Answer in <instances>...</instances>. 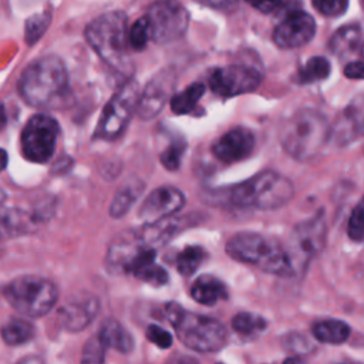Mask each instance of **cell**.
Here are the masks:
<instances>
[{"instance_id":"7402d4cb","label":"cell","mask_w":364,"mask_h":364,"mask_svg":"<svg viewBox=\"0 0 364 364\" xmlns=\"http://www.w3.org/2000/svg\"><path fill=\"white\" fill-rule=\"evenodd\" d=\"M360 46H361L360 24H347L340 27L328 41L330 51L340 58L354 54L360 48Z\"/></svg>"},{"instance_id":"60d3db41","label":"cell","mask_w":364,"mask_h":364,"mask_svg":"<svg viewBox=\"0 0 364 364\" xmlns=\"http://www.w3.org/2000/svg\"><path fill=\"white\" fill-rule=\"evenodd\" d=\"M344 75L353 80H361L364 77V67L361 61H353L346 65Z\"/></svg>"},{"instance_id":"f6af8a7d","label":"cell","mask_w":364,"mask_h":364,"mask_svg":"<svg viewBox=\"0 0 364 364\" xmlns=\"http://www.w3.org/2000/svg\"><path fill=\"white\" fill-rule=\"evenodd\" d=\"M6 196H7V195H6V192H4V191H3V189H1V188H0V205H1V203H3V202H4V199H6Z\"/></svg>"},{"instance_id":"52a82bcc","label":"cell","mask_w":364,"mask_h":364,"mask_svg":"<svg viewBox=\"0 0 364 364\" xmlns=\"http://www.w3.org/2000/svg\"><path fill=\"white\" fill-rule=\"evenodd\" d=\"M3 296L20 314L40 317L47 314L55 306L58 290L48 279L24 274L9 282L3 289Z\"/></svg>"},{"instance_id":"d6a6232c","label":"cell","mask_w":364,"mask_h":364,"mask_svg":"<svg viewBox=\"0 0 364 364\" xmlns=\"http://www.w3.org/2000/svg\"><path fill=\"white\" fill-rule=\"evenodd\" d=\"M186 144L183 139L172 141L161 154V162L168 171H176L181 166V159L185 152Z\"/></svg>"},{"instance_id":"30bf717a","label":"cell","mask_w":364,"mask_h":364,"mask_svg":"<svg viewBox=\"0 0 364 364\" xmlns=\"http://www.w3.org/2000/svg\"><path fill=\"white\" fill-rule=\"evenodd\" d=\"M58 122L46 114L33 115L21 132L23 155L36 164H46L51 159L58 139Z\"/></svg>"},{"instance_id":"3957f363","label":"cell","mask_w":364,"mask_h":364,"mask_svg":"<svg viewBox=\"0 0 364 364\" xmlns=\"http://www.w3.org/2000/svg\"><path fill=\"white\" fill-rule=\"evenodd\" d=\"M279 139L291 158L309 161L317 156L330 139V124L321 112L303 108L283 121Z\"/></svg>"},{"instance_id":"d590c367","label":"cell","mask_w":364,"mask_h":364,"mask_svg":"<svg viewBox=\"0 0 364 364\" xmlns=\"http://www.w3.org/2000/svg\"><path fill=\"white\" fill-rule=\"evenodd\" d=\"M105 358V347L100 341L98 336L88 340L82 350V363H102Z\"/></svg>"},{"instance_id":"9c48e42d","label":"cell","mask_w":364,"mask_h":364,"mask_svg":"<svg viewBox=\"0 0 364 364\" xmlns=\"http://www.w3.org/2000/svg\"><path fill=\"white\" fill-rule=\"evenodd\" d=\"M139 92L138 82L134 80H129L121 87L102 111L95 131L97 138L112 141L122 134L136 109Z\"/></svg>"},{"instance_id":"836d02e7","label":"cell","mask_w":364,"mask_h":364,"mask_svg":"<svg viewBox=\"0 0 364 364\" xmlns=\"http://www.w3.org/2000/svg\"><path fill=\"white\" fill-rule=\"evenodd\" d=\"M313 7L326 17H338L346 13L348 0H311Z\"/></svg>"},{"instance_id":"2e32d148","label":"cell","mask_w":364,"mask_h":364,"mask_svg":"<svg viewBox=\"0 0 364 364\" xmlns=\"http://www.w3.org/2000/svg\"><path fill=\"white\" fill-rule=\"evenodd\" d=\"M189 216L176 218L171 215L159 220L145 223V226H142L141 229L134 230V235L144 246L156 250L158 247L168 243L181 230H183L185 226H189Z\"/></svg>"},{"instance_id":"cb8c5ba5","label":"cell","mask_w":364,"mask_h":364,"mask_svg":"<svg viewBox=\"0 0 364 364\" xmlns=\"http://www.w3.org/2000/svg\"><path fill=\"white\" fill-rule=\"evenodd\" d=\"M34 226V216L11 209L0 212V242L9 237L27 233Z\"/></svg>"},{"instance_id":"6da1fadb","label":"cell","mask_w":364,"mask_h":364,"mask_svg":"<svg viewBox=\"0 0 364 364\" xmlns=\"http://www.w3.org/2000/svg\"><path fill=\"white\" fill-rule=\"evenodd\" d=\"M21 98L34 108L58 109L70 102L68 74L64 63L55 55L33 61L18 80Z\"/></svg>"},{"instance_id":"603a6c76","label":"cell","mask_w":364,"mask_h":364,"mask_svg":"<svg viewBox=\"0 0 364 364\" xmlns=\"http://www.w3.org/2000/svg\"><path fill=\"white\" fill-rule=\"evenodd\" d=\"M350 326L336 318L320 320L311 326V334L314 336V338L324 344H343L350 337Z\"/></svg>"},{"instance_id":"4fadbf2b","label":"cell","mask_w":364,"mask_h":364,"mask_svg":"<svg viewBox=\"0 0 364 364\" xmlns=\"http://www.w3.org/2000/svg\"><path fill=\"white\" fill-rule=\"evenodd\" d=\"M314 34V18L303 10H293L274 28L273 41L280 48H297L307 44Z\"/></svg>"},{"instance_id":"8d00e7d4","label":"cell","mask_w":364,"mask_h":364,"mask_svg":"<svg viewBox=\"0 0 364 364\" xmlns=\"http://www.w3.org/2000/svg\"><path fill=\"white\" fill-rule=\"evenodd\" d=\"M146 338L155 344L159 348H169L172 346V336L169 331H166L165 328L156 326V324H151L146 328L145 333Z\"/></svg>"},{"instance_id":"ee69618b","label":"cell","mask_w":364,"mask_h":364,"mask_svg":"<svg viewBox=\"0 0 364 364\" xmlns=\"http://www.w3.org/2000/svg\"><path fill=\"white\" fill-rule=\"evenodd\" d=\"M6 121H7V117H6V109H4L3 104H0V131L4 128V125H6Z\"/></svg>"},{"instance_id":"44dd1931","label":"cell","mask_w":364,"mask_h":364,"mask_svg":"<svg viewBox=\"0 0 364 364\" xmlns=\"http://www.w3.org/2000/svg\"><path fill=\"white\" fill-rule=\"evenodd\" d=\"M98 338L105 348H114L121 354H128L134 348V338L129 331L115 318H107L98 331Z\"/></svg>"},{"instance_id":"7bdbcfd3","label":"cell","mask_w":364,"mask_h":364,"mask_svg":"<svg viewBox=\"0 0 364 364\" xmlns=\"http://www.w3.org/2000/svg\"><path fill=\"white\" fill-rule=\"evenodd\" d=\"M7 166V152L0 148V172Z\"/></svg>"},{"instance_id":"f546056e","label":"cell","mask_w":364,"mask_h":364,"mask_svg":"<svg viewBox=\"0 0 364 364\" xmlns=\"http://www.w3.org/2000/svg\"><path fill=\"white\" fill-rule=\"evenodd\" d=\"M267 323L266 320L255 313L243 311L232 318V328L243 336H255L264 331Z\"/></svg>"},{"instance_id":"74e56055","label":"cell","mask_w":364,"mask_h":364,"mask_svg":"<svg viewBox=\"0 0 364 364\" xmlns=\"http://www.w3.org/2000/svg\"><path fill=\"white\" fill-rule=\"evenodd\" d=\"M284 346L287 350L293 351V354H300V351H307L309 350V340H306L301 334L297 333H291L289 336H286V338L283 340Z\"/></svg>"},{"instance_id":"d4e9b609","label":"cell","mask_w":364,"mask_h":364,"mask_svg":"<svg viewBox=\"0 0 364 364\" xmlns=\"http://www.w3.org/2000/svg\"><path fill=\"white\" fill-rule=\"evenodd\" d=\"M203 94H205V84L193 82V84L188 85L182 92L175 94L172 98H169L171 109L178 115L189 114L198 105V102Z\"/></svg>"},{"instance_id":"484cf974","label":"cell","mask_w":364,"mask_h":364,"mask_svg":"<svg viewBox=\"0 0 364 364\" xmlns=\"http://www.w3.org/2000/svg\"><path fill=\"white\" fill-rule=\"evenodd\" d=\"M36 334L34 326L24 318H11L1 328V337L9 346H20L30 341Z\"/></svg>"},{"instance_id":"7a4b0ae2","label":"cell","mask_w":364,"mask_h":364,"mask_svg":"<svg viewBox=\"0 0 364 364\" xmlns=\"http://www.w3.org/2000/svg\"><path fill=\"white\" fill-rule=\"evenodd\" d=\"M293 193V183L286 176L276 171H264L242 183L215 191L212 195L229 206L273 210L284 206Z\"/></svg>"},{"instance_id":"e0dca14e","label":"cell","mask_w":364,"mask_h":364,"mask_svg":"<svg viewBox=\"0 0 364 364\" xmlns=\"http://www.w3.org/2000/svg\"><path fill=\"white\" fill-rule=\"evenodd\" d=\"M173 80L169 75L161 74L151 80L142 92H139L135 112L142 119H151L159 114L164 105L169 101L171 87Z\"/></svg>"},{"instance_id":"5b68a950","label":"cell","mask_w":364,"mask_h":364,"mask_svg":"<svg viewBox=\"0 0 364 364\" xmlns=\"http://www.w3.org/2000/svg\"><path fill=\"white\" fill-rule=\"evenodd\" d=\"M225 250L232 259L252 264L266 273L294 276L284 245L269 236L255 232H240L228 240Z\"/></svg>"},{"instance_id":"ac0fdd59","label":"cell","mask_w":364,"mask_h":364,"mask_svg":"<svg viewBox=\"0 0 364 364\" xmlns=\"http://www.w3.org/2000/svg\"><path fill=\"white\" fill-rule=\"evenodd\" d=\"M361 131L363 101L361 97H357V101H351V104L337 118L336 124L333 127L330 125V136H333L338 145H346L358 138Z\"/></svg>"},{"instance_id":"9a60e30c","label":"cell","mask_w":364,"mask_h":364,"mask_svg":"<svg viewBox=\"0 0 364 364\" xmlns=\"http://www.w3.org/2000/svg\"><path fill=\"white\" fill-rule=\"evenodd\" d=\"M185 205V195L175 186L154 189L139 208V218L146 223L176 213Z\"/></svg>"},{"instance_id":"7c38bea8","label":"cell","mask_w":364,"mask_h":364,"mask_svg":"<svg viewBox=\"0 0 364 364\" xmlns=\"http://www.w3.org/2000/svg\"><path fill=\"white\" fill-rule=\"evenodd\" d=\"M262 82V74L249 65H226L216 68L209 77L210 90L220 97H235L255 91Z\"/></svg>"},{"instance_id":"4316f807","label":"cell","mask_w":364,"mask_h":364,"mask_svg":"<svg viewBox=\"0 0 364 364\" xmlns=\"http://www.w3.org/2000/svg\"><path fill=\"white\" fill-rule=\"evenodd\" d=\"M331 67L327 58L314 55L306 61V64L299 70L297 82L300 84H310L316 81L326 80L330 75Z\"/></svg>"},{"instance_id":"4dcf8cb0","label":"cell","mask_w":364,"mask_h":364,"mask_svg":"<svg viewBox=\"0 0 364 364\" xmlns=\"http://www.w3.org/2000/svg\"><path fill=\"white\" fill-rule=\"evenodd\" d=\"M151 40V28L148 24L146 17L138 18L132 27L128 31V43L129 47L135 51H142L148 46V41Z\"/></svg>"},{"instance_id":"8992f818","label":"cell","mask_w":364,"mask_h":364,"mask_svg":"<svg viewBox=\"0 0 364 364\" xmlns=\"http://www.w3.org/2000/svg\"><path fill=\"white\" fill-rule=\"evenodd\" d=\"M168 318L183 346L198 353H215L228 343L226 327L216 318L185 310L178 303H168Z\"/></svg>"},{"instance_id":"277c9868","label":"cell","mask_w":364,"mask_h":364,"mask_svg":"<svg viewBox=\"0 0 364 364\" xmlns=\"http://www.w3.org/2000/svg\"><path fill=\"white\" fill-rule=\"evenodd\" d=\"M127 14L109 11L92 20L85 30L88 44L112 70L128 74L131 71Z\"/></svg>"},{"instance_id":"b9f144b4","label":"cell","mask_w":364,"mask_h":364,"mask_svg":"<svg viewBox=\"0 0 364 364\" xmlns=\"http://www.w3.org/2000/svg\"><path fill=\"white\" fill-rule=\"evenodd\" d=\"M202 6L206 7H212V9H218V10H225L232 7L233 4L237 3V0H195Z\"/></svg>"},{"instance_id":"d6986e66","label":"cell","mask_w":364,"mask_h":364,"mask_svg":"<svg viewBox=\"0 0 364 364\" xmlns=\"http://www.w3.org/2000/svg\"><path fill=\"white\" fill-rule=\"evenodd\" d=\"M97 311H98L97 299L85 297V299L74 300L64 304L58 311V317H60L61 326L65 330L81 331L94 320Z\"/></svg>"},{"instance_id":"f35d334b","label":"cell","mask_w":364,"mask_h":364,"mask_svg":"<svg viewBox=\"0 0 364 364\" xmlns=\"http://www.w3.org/2000/svg\"><path fill=\"white\" fill-rule=\"evenodd\" d=\"M36 21L37 24L34 26V28H27V43L30 44L37 41V38L46 31L50 17H40V18H36Z\"/></svg>"},{"instance_id":"ffe728a7","label":"cell","mask_w":364,"mask_h":364,"mask_svg":"<svg viewBox=\"0 0 364 364\" xmlns=\"http://www.w3.org/2000/svg\"><path fill=\"white\" fill-rule=\"evenodd\" d=\"M191 297L203 306H215L229 297L228 289L222 280L212 274H202L191 286Z\"/></svg>"},{"instance_id":"8fae6325","label":"cell","mask_w":364,"mask_h":364,"mask_svg":"<svg viewBox=\"0 0 364 364\" xmlns=\"http://www.w3.org/2000/svg\"><path fill=\"white\" fill-rule=\"evenodd\" d=\"M151 40L159 44L181 38L189 24V13L178 0H156L146 13Z\"/></svg>"},{"instance_id":"e575fe53","label":"cell","mask_w":364,"mask_h":364,"mask_svg":"<svg viewBox=\"0 0 364 364\" xmlns=\"http://www.w3.org/2000/svg\"><path fill=\"white\" fill-rule=\"evenodd\" d=\"M347 233L351 240L361 242L364 236V226H363V203L358 202L353 209L348 223H347Z\"/></svg>"},{"instance_id":"ab89813d","label":"cell","mask_w":364,"mask_h":364,"mask_svg":"<svg viewBox=\"0 0 364 364\" xmlns=\"http://www.w3.org/2000/svg\"><path fill=\"white\" fill-rule=\"evenodd\" d=\"M245 1L249 3L252 7H255L256 10L267 14V13H273L276 9H279L283 0H245Z\"/></svg>"},{"instance_id":"ba28073f","label":"cell","mask_w":364,"mask_h":364,"mask_svg":"<svg viewBox=\"0 0 364 364\" xmlns=\"http://www.w3.org/2000/svg\"><path fill=\"white\" fill-rule=\"evenodd\" d=\"M326 235L327 225L323 212H317L313 218L306 219L293 228L284 247L294 274L303 273L311 259L323 250Z\"/></svg>"},{"instance_id":"83f0119b","label":"cell","mask_w":364,"mask_h":364,"mask_svg":"<svg viewBox=\"0 0 364 364\" xmlns=\"http://www.w3.org/2000/svg\"><path fill=\"white\" fill-rule=\"evenodd\" d=\"M141 191H142V186L139 182H134L119 189L111 202L109 215L112 218H121L122 215H125L131 209L136 198L139 196Z\"/></svg>"},{"instance_id":"5bb4252c","label":"cell","mask_w":364,"mask_h":364,"mask_svg":"<svg viewBox=\"0 0 364 364\" xmlns=\"http://www.w3.org/2000/svg\"><path fill=\"white\" fill-rule=\"evenodd\" d=\"M256 145L253 132L247 128L237 127L223 134L212 145V154L225 164H235L250 156Z\"/></svg>"},{"instance_id":"f1b7e54d","label":"cell","mask_w":364,"mask_h":364,"mask_svg":"<svg viewBox=\"0 0 364 364\" xmlns=\"http://www.w3.org/2000/svg\"><path fill=\"white\" fill-rule=\"evenodd\" d=\"M206 257V250L200 246H186L181 250L175 259V266L179 274L191 276L198 270L203 259Z\"/></svg>"},{"instance_id":"1f68e13d","label":"cell","mask_w":364,"mask_h":364,"mask_svg":"<svg viewBox=\"0 0 364 364\" xmlns=\"http://www.w3.org/2000/svg\"><path fill=\"white\" fill-rule=\"evenodd\" d=\"M134 276H135L136 279L142 280V282H146V283L155 284V286H164V284H166L168 280H169L166 270H165L162 266L156 264L155 260H152V262L144 264L142 267H139V269L134 273Z\"/></svg>"}]
</instances>
